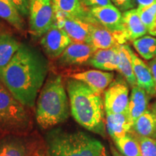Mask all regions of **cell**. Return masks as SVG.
Segmentation results:
<instances>
[{
	"mask_svg": "<svg viewBox=\"0 0 156 156\" xmlns=\"http://www.w3.org/2000/svg\"><path fill=\"white\" fill-rule=\"evenodd\" d=\"M0 18L5 20L17 30H24L25 22L23 17L14 6L6 0H0Z\"/></svg>",
	"mask_w": 156,
	"mask_h": 156,
	"instance_id": "obj_25",
	"label": "cell"
},
{
	"mask_svg": "<svg viewBox=\"0 0 156 156\" xmlns=\"http://www.w3.org/2000/svg\"><path fill=\"white\" fill-rule=\"evenodd\" d=\"M54 9L68 17L89 20L91 15L84 8L81 0H51Z\"/></svg>",
	"mask_w": 156,
	"mask_h": 156,
	"instance_id": "obj_21",
	"label": "cell"
},
{
	"mask_svg": "<svg viewBox=\"0 0 156 156\" xmlns=\"http://www.w3.org/2000/svg\"><path fill=\"white\" fill-rule=\"evenodd\" d=\"M119 47L120 45L108 49L97 50L88 63L92 67L105 71L117 70L119 62Z\"/></svg>",
	"mask_w": 156,
	"mask_h": 156,
	"instance_id": "obj_15",
	"label": "cell"
},
{
	"mask_svg": "<svg viewBox=\"0 0 156 156\" xmlns=\"http://www.w3.org/2000/svg\"><path fill=\"white\" fill-rule=\"evenodd\" d=\"M48 72L47 60L36 48L21 44L0 80L25 107L32 108Z\"/></svg>",
	"mask_w": 156,
	"mask_h": 156,
	"instance_id": "obj_1",
	"label": "cell"
},
{
	"mask_svg": "<svg viewBox=\"0 0 156 156\" xmlns=\"http://www.w3.org/2000/svg\"><path fill=\"white\" fill-rule=\"evenodd\" d=\"M129 87L127 82L123 77H118L113 80L104 91L105 112L119 114L129 111Z\"/></svg>",
	"mask_w": 156,
	"mask_h": 156,
	"instance_id": "obj_7",
	"label": "cell"
},
{
	"mask_svg": "<svg viewBox=\"0 0 156 156\" xmlns=\"http://www.w3.org/2000/svg\"><path fill=\"white\" fill-rule=\"evenodd\" d=\"M112 4L119 11L126 12L134 9L135 7V0H111Z\"/></svg>",
	"mask_w": 156,
	"mask_h": 156,
	"instance_id": "obj_30",
	"label": "cell"
},
{
	"mask_svg": "<svg viewBox=\"0 0 156 156\" xmlns=\"http://www.w3.org/2000/svg\"><path fill=\"white\" fill-rule=\"evenodd\" d=\"M96 50L87 43L72 42L58 57L61 66H78L87 63Z\"/></svg>",
	"mask_w": 156,
	"mask_h": 156,
	"instance_id": "obj_10",
	"label": "cell"
},
{
	"mask_svg": "<svg viewBox=\"0 0 156 156\" xmlns=\"http://www.w3.org/2000/svg\"><path fill=\"white\" fill-rule=\"evenodd\" d=\"M148 65H149L150 68H151L152 75H153V77L154 84H155V90L156 94V56L149 62Z\"/></svg>",
	"mask_w": 156,
	"mask_h": 156,
	"instance_id": "obj_32",
	"label": "cell"
},
{
	"mask_svg": "<svg viewBox=\"0 0 156 156\" xmlns=\"http://www.w3.org/2000/svg\"><path fill=\"white\" fill-rule=\"evenodd\" d=\"M123 31L126 41H133L145 36L148 32L136 9L124 12L122 14Z\"/></svg>",
	"mask_w": 156,
	"mask_h": 156,
	"instance_id": "obj_14",
	"label": "cell"
},
{
	"mask_svg": "<svg viewBox=\"0 0 156 156\" xmlns=\"http://www.w3.org/2000/svg\"><path fill=\"white\" fill-rule=\"evenodd\" d=\"M117 149L124 156H141L139 142L133 130L125 135L112 138Z\"/></svg>",
	"mask_w": 156,
	"mask_h": 156,
	"instance_id": "obj_23",
	"label": "cell"
},
{
	"mask_svg": "<svg viewBox=\"0 0 156 156\" xmlns=\"http://www.w3.org/2000/svg\"><path fill=\"white\" fill-rule=\"evenodd\" d=\"M28 151L22 140L8 136L0 141V156H27Z\"/></svg>",
	"mask_w": 156,
	"mask_h": 156,
	"instance_id": "obj_24",
	"label": "cell"
},
{
	"mask_svg": "<svg viewBox=\"0 0 156 156\" xmlns=\"http://www.w3.org/2000/svg\"><path fill=\"white\" fill-rule=\"evenodd\" d=\"M136 9L148 33L156 36V3L145 7H138Z\"/></svg>",
	"mask_w": 156,
	"mask_h": 156,
	"instance_id": "obj_27",
	"label": "cell"
},
{
	"mask_svg": "<svg viewBox=\"0 0 156 156\" xmlns=\"http://www.w3.org/2000/svg\"><path fill=\"white\" fill-rule=\"evenodd\" d=\"M149 96L145 90L138 85L132 87L129 103V113L133 123L148 108Z\"/></svg>",
	"mask_w": 156,
	"mask_h": 156,
	"instance_id": "obj_19",
	"label": "cell"
},
{
	"mask_svg": "<svg viewBox=\"0 0 156 156\" xmlns=\"http://www.w3.org/2000/svg\"><path fill=\"white\" fill-rule=\"evenodd\" d=\"M20 46L21 44L10 35L0 33V77Z\"/></svg>",
	"mask_w": 156,
	"mask_h": 156,
	"instance_id": "obj_22",
	"label": "cell"
},
{
	"mask_svg": "<svg viewBox=\"0 0 156 156\" xmlns=\"http://www.w3.org/2000/svg\"><path fill=\"white\" fill-rule=\"evenodd\" d=\"M73 42L64 29L53 25L41 40L45 53L51 58L59 57Z\"/></svg>",
	"mask_w": 156,
	"mask_h": 156,
	"instance_id": "obj_9",
	"label": "cell"
},
{
	"mask_svg": "<svg viewBox=\"0 0 156 156\" xmlns=\"http://www.w3.org/2000/svg\"><path fill=\"white\" fill-rule=\"evenodd\" d=\"M136 136L140 144L141 156H156V139L140 136L137 134H136Z\"/></svg>",
	"mask_w": 156,
	"mask_h": 156,
	"instance_id": "obj_28",
	"label": "cell"
},
{
	"mask_svg": "<svg viewBox=\"0 0 156 156\" xmlns=\"http://www.w3.org/2000/svg\"><path fill=\"white\" fill-rule=\"evenodd\" d=\"M132 49L129 45L122 44L119 47V62L117 71L121 74L130 86L137 85L132 64Z\"/></svg>",
	"mask_w": 156,
	"mask_h": 156,
	"instance_id": "obj_20",
	"label": "cell"
},
{
	"mask_svg": "<svg viewBox=\"0 0 156 156\" xmlns=\"http://www.w3.org/2000/svg\"><path fill=\"white\" fill-rule=\"evenodd\" d=\"M136 3L140 7H145L156 3V0H136Z\"/></svg>",
	"mask_w": 156,
	"mask_h": 156,
	"instance_id": "obj_33",
	"label": "cell"
},
{
	"mask_svg": "<svg viewBox=\"0 0 156 156\" xmlns=\"http://www.w3.org/2000/svg\"><path fill=\"white\" fill-rule=\"evenodd\" d=\"M13 5L23 17H28L30 0H6Z\"/></svg>",
	"mask_w": 156,
	"mask_h": 156,
	"instance_id": "obj_29",
	"label": "cell"
},
{
	"mask_svg": "<svg viewBox=\"0 0 156 156\" xmlns=\"http://www.w3.org/2000/svg\"><path fill=\"white\" fill-rule=\"evenodd\" d=\"M133 124L129 111L119 114H106V130L112 138L124 136L132 131Z\"/></svg>",
	"mask_w": 156,
	"mask_h": 156,
	"instance_id": "obj_17",
	"label": "cell"
},
{
	"mask_svg": "<svg viewBox=\"0 0 156 156\" xmlns=\"http://www.w3.org/2000/svg\"></svg>",
	"mask_w": 156,
	"mask_h": 156,
	"instance_id": "obj_38",
	"label": "cell"
},
{
	"mask_svg": "<svg viewBox=\"0 0 156 156\" xmlns=\"http://www.w3.org/2000/svg\"><path fill=\"white\" fill-rule=\"evenodd\" d=\"M70 112L75 120L85 129L106 136L104 101L83 82L70 77L67 82Z\"/></svg>",
	"mask_w": 156,
	"mask_h": 156,
	"instance_id": "obj_2",
	"label": "cell"
},
{
	"mask_svg": "<svg viewBox=\"0 0 156 156\" xmlns=\"http://www.w3.org/2000/svg\"><path fill=\"white\" fill-rule=\"evenodd\" d=\"M32 156H44V155H41V154H40V153H36L35 155H32Z\"/></svg>",
	"mask_w": 156,
	"mask_h": 156,
	"instance_id": "obj_36",
	"label": "cell"
},
{
	"mask_svg": "<svg viewBox=\"0 0 156 156\" xmlns=\"http://www.w3.org/2000/svg\"><path fill=\"white\" fill-rule=\"evenodd\" d=\"M69 114V97L61 76H51L42 87L37 100V122L42 129H47L65 122Z\"/></svg>",
	"mask_w": 156,
	"mask_h": 156,
	"instance_id": "obj_3",
	"label": "cell"
},
{
	"mask_svg": "<svg viewBox=\"0 0 156 156\" xmlns=\"http://www.w3.org/2000/svg\"><path fill=\"white\" fill-rule=\"evenodd\" d=\"M89 12L99 24L116 36L121 44L126 41L123 31L122 14L114 5L93 7Z\"/></svg>",
	"mask_w": 156,
	"mask_h": 156,
	"instance_id": "obj_8",
	"label": "cell"
},
{
	"mask_svg": "<svg viewBox=\"0 0 156 156\" xmlns=\"http://www.w3.org/2000/svg\"><path fill=\"white\" fill-rule=\"evenodd\" d=\"M132 58L137 85L145 90L151 96H156L155 84L149 65L141 59L133 51H132Z\"/></svg>",
	"mask_w": 156,
	"mask_h": 156,
	"instance_id": "obj_16",
	"label": "cell"
},
{
	"mask_svg": "<svg viewBox=\"0 0 156 156\" xmlns=\"http://www.w3.org/2000/svg\"><path fill=\"white\" fill-rule=\"evenodd\" d=\"M94 20L92 15L89 20L66 16L62 29L67 33L73 42L87 43L90 36L91 23Z\"/></svg>",
	"mask_w": 156,
	"mask_h": 156,
	"instance_id": "obj_12",
	"label": "cell"
},
{
	"mask_svg": "<svg viewBox=\"0 0 156 156\" xmlns=\"http://www.w3.org/2000/svg\"><path fill=\"white\" fill-rule=\"evenodd\" d=\"M134 48L140 56L151 60L156 56V38L145 36L132 41Z\"/></svg>",
	"mask_w": 156,
	"mask_h": 156,
	"instance_id": "obj_26",
	"label": "cell"
},
{
	"mask_svg": "<svg viewBox=\"0 0 156 156\" xmlns=\"http://www.w3.org/2000/svg\"><path fill=\"white\" fill-rule=\"evenodd\" d=\"M81 1L83 6L88 7L90 8L98 7H106V6L113 5L111 0H81Z\"/></svg>",
	"mask_w": 156,
	"mask_h": 156,
	"instance_id": "obj_31",
	"label": "cell"
},
{
	"mask_svg": "<svg viewBox=\"0 0 156 156\" xmlns=\"http://www.w3.org/2000/svg\"><path fill=\"white\" fill-rule=\"evenodd\" d=\"M110 148H111V152H112V154L113 156H124L122 153H120V152L117 151L116 148H115L112 145H110Z\"/></svg>",
	"mask_w": 156,
	"mask_h": 156,
	"instance_id": "obj_34",
	"label": "cell"
},
{
	"mask_svg": "<svg viewBox=\"0 0 156 156\" xmlns=\"http://www.w3.org/2000/svg\"><path fill=\"white\" fill-rule=\"evenodd\" d=\"M52 156H101L104 146L83 132L54 131L47 138Z\"/></svg>",
	"mask_w": 156,
	"mask_h": 156,
	"instance_id": "obj_4",
	"label": "cell"
},
{
	"mask_svg": "<svg viewBox=\"0 0 156 156\" xmlns=\"http://www.w3.org/2000/svg\"><path fill=\"white\" fill-rule=\"evenodd\" d=\"M70 77L83 82L94 92L101 95L114 80V74L101 70L90 69L72 74Z\"/></svg>",
	"mask_w": 156,
	"mask_h": 156,
	"instance_id": "obj_11",
	"label": "cell"
},
{
	"mask_svg": "<svg viewBox=\"0 0 156 156\" xmlns=\"http://www.w3.org/2000/svg\"><path fill=\"white\" fill-rule=\"evenodd\" d=\"M87 44L92 46L96 51L108 49L118 45H122L114 34L99 24L95 20L91 23L90 36Z\"/></svg>",
	"mask_w": 156,
	"mask_h": 156,
	"instance_id": "obj_13",
	"label": "cell"
},
{
	"mask_svg": "<svg viewBox=\"0 0 156 156\" xmlns=\"http://www.w3.org/2000/svg\"><path fill=\"white\" fill-rule=\"evenodd\" d=\"M101 156H109L108 153H107L106 148H104V150L103 151V153H102V155H101Z\"/></svg>",
	"mask_w": 156,
	"mask_h": 156,
	"instance_id": "obj_35",
	"label": "cell"
},
{
	"mask_svg": "<svg viewBox=\"0 0 156 156\" xmlns=\"http://www.w3.org/2000/svg\"><path fill=\"white\" fill-rule=\"evenodd\" d=\"M132 130L138 135L156 139V103L134 122Z\"/></svg>",
	"mask_w": 156,
	"mask_h": 156,
	"instance_id": "obj_18",
	"label": "cell"
},
{
	"mask_svg": "<svg viewBox=\"0 0 156 156\" xmlns=\"http://www.w3.org/2000/svg\"><path fill=\"white\" fill-rule=\"evenodd\" d=\"M46 156H52L51 155V154H49V153H48L47 154V155H46Z\"/></svg>",
	"mask_w": 156,
	"mask_h": 156,
	"instance_id": "obj_37",
	"label": "cell"
},
{
	"mask_svg": "<svg viewBox=\"0 0 156 156\" xmlns=\"http://www.w3.org/2000/svg\"><path fill=\"white\" fill-rule=\"evenodd\" d=\"M28 17L30 32L36 36L44 35L54 22L51 0H30Z\"/></svg>",
	"mask_w": 156,
	"mask_h": 156,
	"instance_id": "obj_6",
	"label": "cell"
},
{
	"mask_svg": "<svg viewBox=\"0 0 156 156\" xmlns=\"http://www.w3.org/2000/svg\"><path fill=\"white\" fill-rule=\"evenodd\" d=\"M30 117L25 106L17 101L0 80V129L22 132L30 127Z\"/></svg>",
	"mask_w": 156,
	"mask_h": 156,
	"instance_id": "obj_5",
	"label": "cell"
}]
</instances>
